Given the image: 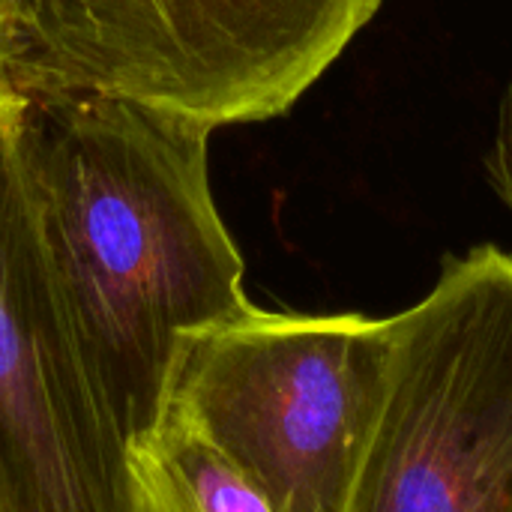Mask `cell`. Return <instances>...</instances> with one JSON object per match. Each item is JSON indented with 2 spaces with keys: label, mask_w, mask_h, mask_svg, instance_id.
Segmentation results:
<instances>
[{
  "label": "cell",
  "mask_w": 512,
  "mask_h": 512,
  "mask_svg": "<svg viewBox=\"0 0 512 512\" xmlns=\"http://www.w3.org/2000/svg\"><path fill=\"white\" fill-rule=\"evenodd\" d=\"M9 12H12V0H0V48L6 39V27H9Z\"/></svg>",
  "instance_id": "obj_8"
},
{
  "label": "cell",
  "mask_w": 512,
  "mask_h": 512,
  "mask_svg": "<svg viewBox=\"0 0 512 512\" xmlns=\"http://www.w3.org/2000/svg\"><path fill=\"white\" fill-rule=\"evenodd\" d=\"M138 512H276L264 492L183 417L159 423L126 447Z\"/></svg>",
  "instance_id": "obj_6"
},
{
  "label": "cell",
  "mask_w": 512,
  "mask_h": 512,
  "mask_svg": "<svg viewBox=\"0 0 512 512\" xmlns=\"http://www.w3.org/2000/svg\"><path fill=\"white\" fill-rule=\"evenodd\" d=\"M381 0H12L0 90L84 93L210 132L285 114Z\"/></svg>",
  "instance_id": "obj_2"
},
{
  "label": "cell",
  "mask_w": 512,
  "mask_h": 512,
  "mask_svg": "<svg viewBox=\"0 0 512 512\" xmlns=\"http://www.w3.org/2000/svg\"><path fill=\"white\" fill-rule=\"evenodd\" d=\"M348 512H512V255L444 261L393 315L387 396Z\"/></svg>",
  "instance_id": "obj_4"
},
{
  "label": "cell",
  "mask_w": 512,
  "mask_h": 512,
  "mask_svg": "<svg viewBox=\"0 0 512 512\" xmlns=\"http://www.w3.org/2000/svg\"><path fill=\"white\" fill-rule=\"evenodd\" d=\"M126 447L48 270L0 90V512H138Z\"/></svg>",
  "instance_id": "obj_5"
},
{
  "label": "cell",
  "mask_w": 512,
  "mask_h": 512,
  "mask_svg": "<svg viewBox=\"0 0 512 512\" xmlns=\"http://www.w3.org/2000/svg\"><path fill=\"white\" fill-rule=\"evenodd\" d=\"M12 96L33 225L126 438L168 405L186 336L252 309L207 171L210 129L123 99Z\"/></svg>",
  "instance_id": "obj_1"
},
{
  "label": "cell",
  "mask_w": 512,
  "mask_h": 512,
  "mask_svg": "<svg viewBox=\"0 0 512 512\" xmlns=\"http://www.w3.org/2000/svg\"><path fill=\"white\" fill-rule=\"evenodd\" d=\"M486 174H489L495 195L501 198V204L512 216V87L501 102L498 129H495L489 153H486Z\"/></svg>",
  "instance_id": "obj_7"
},
{
  "label": "cell",
  "mask_w": 512,
  "mask_h": 512,
  "mask_svg": "<svg viewBox=\"0 0 512 512\" xmlns=\"http://www.w3.org/2000/svg\"><path fill=\"white\" fill-rule=\"evenodd\" d=\"M393 318L246 315L180 342L168 405L276 512H348L387 396Z\"/></svg>",
  "instance_id": "obj_3"
}]
</instances>
